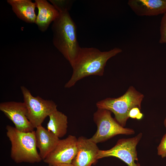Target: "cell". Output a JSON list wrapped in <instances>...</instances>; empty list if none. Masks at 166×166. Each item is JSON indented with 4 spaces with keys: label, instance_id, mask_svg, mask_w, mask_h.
Here are the masks:
<instances>
[{
    "label": "cell",
    "instance_id": "cell-4",
    "mask_svg": "<svg viewBox=\"0 0 166 166\" xmlns=\"http://www.w3.org/2000/svg\"><path fill=\"white\" fill-rule=\"evenodd\" d=\"M144 97L142 93L131 86L121 96L117 98H106L97 102L96 105L97 109H105L113 113L115 119L124 127L129 118L130 110L134 107L141 109Z\"/></svg>",
    "mask_w": 166,
    "mask_h": 166
},
{
    "label": "cell",
    "instance_id": "cell-20",
    "mask_svg": "<svg viewBox=\"0 0 166 166\" xmlns=\"http://www.w3.org/2000/svg\"><path fill=\"white\" fill-rule=\"evenodd\" d=\"M53 166H73L72 164H58Z\"/></svg>",
    "mask_w": 166,
    "mask_h": 166
},
{
    "label": "cell",
    "instance_id": "cell-17",
    "mask_svg": "<svg viewBox=\"0 0 166 166\" xmlns=\"http://www.w3.org/2000/svg\"><path fill=\"white\" fill-rule=\"evenodd\" d=\"M54 7L59 12L69 11L70 7V2L65 0H49Z\"/></svg>",
    "mask_w": 166,
    "mask_h": 166
},
{
    "label": "cell",
    "instance_id": "cell-21",
    "mask_svg": "<svg viewBox=\"0 0 166 166\" xmlns=\"http://www.w3.org/2000/svg\"><path fill=\"white\" fill-rule=\"evenodd\" d=\"M164 126L166 128V117H165V118L164 120Z\"/></svg>",
    "mask_w": 166,
    "mask_h": 166
},
{
    "label": "cell",
    "instance_id": "cell-19",
    "mask_svg": "<svg viewBox=\"0 0 166 166\" xmlns=\"http://www.w3.org/2000/svg\"><path fill=\"white\" fill-rule=\"evenodd\" d=\"M140 109L138 107H134L132 109L129 113V117L139 120L142 119L143 115L141 113Z\"/></svg>",
    "mask_w": 166,
    "mask_h": 166
},
{
    "label": "cell",
    "instance_id": "cell-11",
    "mask_svg": "<svg viewBox=\"0 0 166 166\" xmlns=\"http://www.w3.org/2000/svg\"><path fill=\"white\" fill-rule=\"evenodd\" d=\"M128 4L139 16H153L166 13V0H129Z\"/></svg>",
    "mask_w": 166,
    "mask_h": 166
},
{
    "label": "cell",
    "instance_id": "cell-8",
    "mask_svg": "<svg viewBox=\"0 0 166 166\" xmlns=\"http://www.w3.org/2000/svg\"><path fill=\"white\" fill-rule=\"evenodd\" d=\"M77 143L76 136L71 135L60 140L55 148L43 161L49 166L72 164L77 153Z\"/></svg>",
    "mask_w": 166,
    "mask_h": 166
},
{
    "label": "cell",
    "instance_id": "cell-13",
    "mask_svg": "<svg viewBox=\"0 0 166 166\" xmlns=\"http://www.w3.org/2000/svg\"><path fill=\"white\" fill-rule=\"evenodd\" d=\"M36 7L38 9L35 23L42 32L47 30L50 24L58 17L59 12L57 9L45 0H35Z\"/></svg>",
    "mask_w": 166,
    "mask_h": 166
},
{
    "label": "cell",
    "instance_id": "cell-12",
    "mask_svg": "<svg viewBox=\"0 0 166 166\" xmlns=\"http://www.w3.org/2000/svg\"><path fill=\"white\" fill-rule=\"evenodd\" d=\"M37 147L43 160L55 148L60 139L42 125L36 128L35 131Z\"/></svg>",
    "mask_w": 166,
    "mask_h": 166
},
{
    "label": "cell",
    "instance_id": "cell-2",
    "mask_svg": "<svg viewBox=\"0 0 166 166\" xmlns=\"http://www.w3.org/2000/svg\"><path fill=\"white\" fill-rule=\"evenodd\" d=\"M59 12L51 27L53 44L72 67L81 49L77 39V27L68 11Z\"/></svg>",
    "mask_w": 166,
    "mask_h": 166
},
{
    "label": "cell",
    "instance_id": "cell-5",
    "mask_svg": "<svg viewBox=\"0 0 166 166\" xmlns=\"http://www.w3.org/2000/svg\"><path fill=\"white\" fill-rule=\"evenodd\" d=\"M111 112L97 109L93 115V119L97 126V131L90 138L97 144L104 142L119 134L130 135L135 133L132 129L121 126L111 116Z\"/></svg>",
    "mask_w": 166,
    "mask_h": 166
},
{
    "label": "cell",
    "instance_id": "cell-7",
    "mask_svg": "<svg viewBox=\"0 0 166 166\" xmlns=\"http://www.w3.org/2000/svg\"><path fill=\"white\" fill-rule=\"evenodd\" d=\"M142 136V133H140L133 137L119 140L111 148L107 150H99L97 160L114 156L120 159L128 166H137V163H135L138 160L136 147Z\"/></svg>",
    "mask_w": 166,
    "mask_h": 166
},
{
    "label": "cell",
    "instance_id": "cell-16",
    "mask_svg": "<svg viewBox=\"0 0 166 166\" xmlns=\"http://www.w3.org/2000/svg\"><path fill=\"white\" fill-rule=\"evenodd\" d=\"M160 43H166V13L163 14L161 19L160 27Z\"/></svg>",
    "mask_w": 166,
    "mask_h": 166
},
{
    "label": "cell",
    "instance_id": "cell-10",
    "mask_svg": "<svg viewBox=\"0 0 166 166\" xmlns=\"http://www.w3.org/2000/svg\"><path fill=\"white\" fill-rule=\"evenodd\" d=\"M77 151L72 164L73 166H91L97 160L99 150L97 144L84 136L77 139Z\"/></svg>",
    "mask_w": 166,
    "mask_h": 166
},
{
    "label": "cell",
    "instance_id": "cell-22",
    "mask_svg": "<svg viewBox=\"0 0 166 166\" xmlns=\"http://www.w3.org/2000/svg\"><path fill=\"white\" fill-rule=\"evenodd\" d=\"M137 166H140V164L138 163H137Z\"/></svg>",
    "mask_w": 166,
    "mask_h": 166
},
{
    "label": "cell",
    "instance_id": "cell-14",
    "mask_svg": "<svg viewBox=\"0 0 166 166\" xmlns=\"http://www.w3.org/2000/svg\"><path fill=\"white\" fill-rule=\"evenodd\" d=\"M17 17L29 23H35L37 16L35 13V3L30 0H8Z\"/></svg>",
    "mask_w": 166,
    "mask_h": 166
},
{
    "label": "cell",
    "instance_id": "cell-18",
    "mask_svg": "<svg viewBox=\"0 0 166 166\" xmlns=\"http://www.w3.org/2000/svg\"><path fill=\"white\" fill-rule=\"evenodd\" d=\"M157 154L162 158L166 157V133L163 136L157 147Z\"/></svg>",
    "mask_w": 166,
    "mask_h": 166
},
{
    "label": "cell",
    "instance_id": "cell-15",
    "mask_svg": "<svg viewBox=\"0 0 166 166\" xmlns=\"http://www.w3.org/2000/svg\"><path fill=\"white\" fill-rule=\"evenodd\" d=\"M49 121L47 124V129L59 138L66 133L68 127L67 117L57 110L49 116Z\"/></svg>",
    "mask_w": 166,
    "mask_h": 166
},
{
    "label": "cell",
    "instance_id": "cell-3",
    "mask_svg": "<svg viewBox=\"0 0 166 166\" xmlns=\"http://www.w3.org/2000/svg\"><path fill=\"white\" fill-rule=\"evenodd\" d=\"M6 129L11 144L10 157L14 162L33 164L42 160L37 150L35 131L22 132L9 125Z\"/></svg>",
    "mask_w": 166,
    "mask_h": 166
},
{
    "label": "cell",
    "instance_id": "cell-6",
    "mask_svg": "<svg viewBox=\"0 0 166 166\" xmlns=\"http://www.w3.org/2000/svg\"><path fill=\"white\" fill-rule=\"evenodd\" d=\"M24 102L26 106L27 117L34 128L42 125L45 118L57 110V105L53 101L33 96L23 86L21 87Z\"/></svg>",
    "mask_w": 166,
    "mask_h": 166
},
{
    "label": "cell",
    "instance_id": "cell-9",
    "mask_svg": "<svg viewBox=\"0 0 166 166\" xmlns=\"http://www.w3.org/2000/svg\"><path fill=\"white\" fill-rule=\"evenodd\" d=\"M0 110L13 122L18 130L24 132L34 131V128L27 118V108L24 102H1Z\"/></svg>",
    "mask_w": 166,
    "mask_h": 166
},
{
    "label": "cell",
    "instance_id": "cell-1",
    "mask_svg": "<svg viewBox=\"0 0 166 166\" xmlns=\"http://www.w3.org/2000/svg\"><path fill=\"white\" fill-rule=\"evenodd\" d=\"M122 51L121 49L116 47L103 52L96 48H81L72 67L73 72L71 77L65 85V87L71 88L77 81L87 77L103 76L107 61Z\"/></svg>",
    "mask_w": 166,
    "mask_h": 166
}]
</instances>
